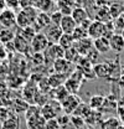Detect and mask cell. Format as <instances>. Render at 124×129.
Segmentation results:
<instances>
[{
    "label": "cell",
    "mask_w": 124,
    "mask_h": 129,
    "mask_svg": "<svg viewBox=\"0 0 124 129\" xmlns=\"http://www.w3.org/2000/svg\"><path fill=\"white\" fill-rule=\"evenodd\" d=\"M62 112L61 102L56 101V99H48L46 103L41 107V115L45 119H53L56 118L60 113Z\"/></svg>",
    "instance_id": "1"
},
{
    "label": "cell",
    "mask_w": 124,
    "mask_h": 129,
    "mask_svg": "<svg viewBox=\"0 0 124 129\" xmlns=\"http://www.w3.org/2000/svg\"><path fill=\"white\" fill-rule=\"evenodd\" d=\"M83 81H84L83 75L81 73V71H79V70H77V71L72 72V73H71V76H70L68 78H66L65 83H63V86L66 87V89H67L70 93L76 94L78 91H79V88H81V86H82Z\"/></svg>",
    "instance_id": "2"
},
{
    "label": "cell",
    "mask_w": 124,
    "mask_h": 129,
    "mask_svg": "<svg viewBox=\"0 0 124 129\" xmlns=\"http://www.w3.org/2000/svg\"><path fill=\"white\" fill-rule=\"evenodd\" d=\"M48 46H50V41L44 32H37L30 42V47L32 50V52L42 53Z\"/></svg>",
    "instance_id": "3"
},
{
    "label": "cell",
    "mask_w": 124,
    "mask_h": 129,
    "mask_svg": "<svg viewBox=\"0 0 124 129\" xmlns=\"http://www.w3.org/2000/svg\"><path fill=\"white\" fill-rule=\"evenodd\" d=\"M81 103H82V101H81V98H79L77 94L70 93V94L61 102L62 111L66 113V114H70V115H71V114H73V112L76 111V108H77Z\"/></svg>",
    "instance_id": "4"
},
{
    "label": "cell",
    "mask_w": 124,
    "mask_h": 129,
    "mask_svg": "<svg viewBox=\"0 0 124 129\" xmlns=\"http://www.w3.org/2000/svg\"><path fill=\"white\" fill-rule=\"evenodd\" d=\"M44 53V58L45 60H50L52 63L55 60L62 58L65 56V50L58 45V44H50V46L42 52Z\"/></svg>",
    "instance_id": "5"
},
{
    "label": "cell",
    "mask_w": 124,
    "mask_h": 129,
    "mask_svg": "<svg viewBox=\"0 0 124 129\" xmlns=\"http://www.w3.org/2000/svg\"><path fill=\"white\" fill-rule=\"evenodd\" d=\"M0 25L6 29H13L16 25V13L15 10L5 9L0 11Z\"/></svg>",
    "instance_id": "6"
},
{
    "label": "cell",
    "mask_w": 124,
    "mask_h": 129,
    "mask_svg": "<svg viewBox=\"0 0 124 129\" xmlns=\"http://www.w3.org/2000/svg\"><path fill=\"white\" fill-rule=\"evenodd\" d=\"M87 35L92 40L102 37L104 35V22L98 21V20H92V22H91V25L87 30Z\"/></svg>",
    "instance_id": "7"
},
{
    "label": "cell",
    "mask_w": 124,
    "mask_h": 129,
    "mask_svg": "<svg viewBox=\"0 0 124 129\" xmlns=\"http://www.w3.org/2000/svg\"><path fill=\"white\" fill-rule=\"evenodd\" d=\"M50 25H51L50 15H48L47 13H42V11L39 13V15L36 17L35 22L32 24V26L35 27V30L37 32H42V30H46Z\"/></svg>",
    "instance_id": "8"
},
{
    "label": "cell",
    "mask_w": 124,
    "mask_h": 129,
    "mask_svg": "<svg viewBox=\"0 0 124 129\" xmlns=\"http://www.w3.org/2000/svg\"><path fill=\"white\" fill-rule=\"evenodd\" d=\"M52 66H53V70H55L56 73H60V75L67 76V75L71 72L72 63L68 62L65 57H62V58H58V60H55L53 63H52Z\"/></svg>",
    "instance_id": "9"
},
{
    "label": "cell",
    "mask_w": 124,
    "mask_h": 129,
    "mask_svg": "<svg viewBox=\"0 0 124 129\" xmlns=\"http://www.w3.org/2000/svg\"><path fill=\"white\" fill-rule=\"evenodd\" d=\"M75 47L79 52L81 56H86L93 48V40L87 36V37H84V39H82L79 41H76L75 42Z\"/></svg>",
    "instance_id": "10"
},
{
    "label": "cell",
    "mask_w": 124,
    "mask_h": 129,
    "mask_svg": "<svg viewBox=\"0 0 124 129\" xmlns=\"http://www.w3.org/2000/svg\"><path fill=\"white\" fill-rule=\"evenodd\" d=\"M118 99H117V97L115 94H113V93H110L108 94L107 97H104V102H103V106H102V108L99 109L101 112H115L117 111V108H118Z\"/></svg>",
    "instance_id": "11"
},
{
    "label": "cell",
    "mask_w": 124,
    "mask_h": 129,
    "mask_svg": "<svg viewBox=\"0 0 124 129\" xmlns=\"http://www.w3.org/2000/svg\"><path fill=\"white\" fill-rule=\"evenodd\" d=\"M62 30L60 26H56V25H50L46 29V32H45V35H46V37L48 39V41H50V44H57L58 42V40H60V37L62 36Z\"/></svg>",
    "instance_id": "12"
},
{
    "label": "cell",
    "mask_w": 124,
    "mask_h": 129,
    "mask_svg": "<svg viewBox=\"0 0 124 129\" xmlns=\"http://www.w3.org/2000/svg\"><path fill=\"white\" fill-rule=\"evenodd\" d=\"M60 27H61L63 34H72L73 30L77 27V24H76V21L73 20V17L71 15H63L61 24H60Z\"/></svg>",
    "instance_id": "13"
},
{
    "label": "cell",
    "mask_w": 124,
    "mask_h": 129,
    "mask_svg": "<svg viewBox=\"0 0 124 129\" xmlns=\"http://www.w3.org/2000/svg\"><path fill=\"white\" fill-rule=\"evenodd\" d=\"M93 71H94V75L97 78H106L109 80V75H110V71H109V64L108 62H102V63H97L93 64Z\"/></svg>",
    "instance_id": "14"
},
{
    "label": "cell",
    "mask_w": 124,
    "mask_h": 129,
    "mask_svg": "<svg viewBox=\"0 0 124 129\" xmlns=\"http://www.w3.org/2000/svg\"><path fill=\"white\" fill-rule=\"evenodd\" d=\"M45 123H46V119L41 114L34 115L26 119V125L29 129H45Z\"/></svg>",
    "instance_id": "15"
},
{
    "label": "cell",
    "mask_w": 124,
    "mask_h": 129,
    "mask_svg": "<svg viewBox=\"0 0 124 129\" xmlns=\"http://www.w3.org/2000/svg\"><path fill=\"white\" fill-rule=\"evenodd\" d=\"M109 45H110V50L120 53L124 50V39L122 37L120 34H114L110 39H109Z\"/></svg>",
    "instance_id": "16"
},
{
    "label": "cell",
    "mask_w": 124,
    "mask_h": 129,
    "mask_svg": "<svg viewBox=\"0 0 124 129\" xmlns=\"http://www.w3.org/2000/svg\"><path fill=\"white\" fill-rule=\"evenodd\" d=\"M103 120H104L103 119V113L101 112V111H94V109H92L91 112L88 113V115L84 118L86 124H88L91 127H94L96 124H99L101 125V123Z\"/></svg>",
    "instance_id": "17"
},
{
    "label": "cell",
    "mask_w": 124,
    "mask_h": 129,
    "mask_svg": "<svg viewBox=\"0 0 124 129\" xmlns=\"http://www.w3.org/2000/svg\"><path fill=\"white\" fill-rule=\"evenodd\" d=\"M93 47L96 48L101 55L106 53L110 51V45H109V39L102 36V37H98L96 40H93Z\"/></svg>",
    "instance_id": "18"
},
{
    "label": "cell",
    "mask_w": 124,
    "mask_h": 129,
    "mask_svg": "<svg viewBox=\"0 0 124 129\" xmlns=\"http://www.w3.org/2000/svg\"><path fill=\"white\" fill-rule=\"evenodd\" d=\"M13 44H14V47L15 50H17L19 52H22V53H26L29 50H31L30 47V42H27L20 34H17L15 36V39H14V41H13Z\"/></svg>",
    "instance_id": "19"
},
{
    "label": "cell",
    "mask_w": 124,
    "mask_h": 129,
    "mask_svg": "<svg viewBox=\"0 0 124 129\" xmlns=\"http://www.w3.org/2000/svg\"><path fill=\"white\" fill-rule=\"evenodd\" d=\"M71 16L73 17V20L76 21L77 25H81L84 20L88 19V13H87V10H86L84 8H82V6H76V8L72 10Z\"/></svg>",
    "instance_id": "20"
},
{
    "label": "cell",
    "mask_w": 124,
    "mask_h": 129,
    "mask_svg": "<svg viewBox=\"0 0 124 129\" xmlns=\"http://www.w3.org/2000/svg\"><path fill=\"white\" fill-rule=\"evenodd\" d=\"M20 128V120L19 117L10 113L9 117L3 122V129H19Z\"/></svg>",
    "instance_id": "21"
},
{
    "label": "cell",
    "mask_w": 124,
    "mask_h": 129,
    "mask_svg": "<svg viewBox=\"0 0 124 129\" xmlns=\"http://www.w3.org/2000/svg\"><path fill=\"white\" fill-rule=\"evenodd\" d=\"M122 125V120L118 117H110L101 123V129H118Z\"/></svg>",
    "instance_id": "22"
},
{
    "label": "cell",
    "mask_w": 124,
    "mask_h": 129,
    "mask_svg": "<svg viewBox=\"0 0 124 129\" xmlns=\"http://www.w3.org/2000/svg\"><path fill=\"white\" fill-rule=\"evenodd\" d=\"M70 94V92L66 89V87L61 84V86H58V87H56V88H53L52 91H51V96H52V99H56V101H58V102H62L66 97Z\"/></svg>",
    "instance_id": "23"
},
{
    "label": "cell",
    "mask_w": 124,
    "mask_h": 129,
    "mask_svg": "<svg viewBox=\"0 0 124 129\" xmlns=\"http://www.w3.org/2000/svg\"><path fill=\"white\" fill-rule=\"evenodd\" d=\"M65 81H66V76H65V75H60V73H56V72H55V73H52V75L47 78V83H48L50 87L56 88V87L63 84Z\"/></svg>",
    "instance_id": "24"
},
{
    "label": "cell",
    "mask_w": 124,
    "mask_h": 129,
    "mask_svg": "<svg viewBox=\"0 0 124 129\" xmlns=\"http://www.w3.org/2000/svg\"><path fill=\"white\" fill-rule=\"evenodd\" d=\"M16 34L13 31V29H6V27H3L0 30V41L6 45L9 42H13L14 39H15Z\"/></svg>",
    "instance_id": "25"
},
{
    "label": "cell",
    "mask_w": 124,
    "mask_h": 129,
    "mask_svg": "<svg viewBox=\"0 0 124 129\" xmlns=\"http://www.w3.org/2000/svg\"><path fill=\"white\" fill-rule=\"evenodd\" d=\"M16 25L20 27V29H24V27H27V26H31L32 22L29 19V16L25 14L24 10H20L17 14H16Z\"/></svg>",
    "instance_id": "26"
},
{
    "label": "cell",
    "mask_w": 124,
    "mask_h": 129,
    "mask_svg": "<svg viewBox=\"0 0 124 129\" xmlns=\"http://www.w3.org/2000/svg\"><path fill=\"white\" fill-rule=\"evenodd\" d=\"M75 42H76V41H75L72 34H62V36L60 37V40H58L57 44H58L63 50H67V48L75 46Z\"/></svg>",
    "instance_id": "27"
},
{
    "label": "cell",
    "mask_w": 124,
    "mask_h": 129,
    "mask_svg": "<svg viewBox=\"0 0 124 129\" xmlns=\"http://www.w3.org/2000/svg\"><path fill=\"white\" fill-rule=\"evenodd\" d=\"M63 57H65L68 62H71V63H76V62L79 61L81 55H79V52L76 50V47L72 46V47L65 50V56H63Z\"/></svg>",
    "instance_id": "28"
},
{
    "label": "cell",
    "mask_w": 124,
    "mask_h": 129,
    "mask_svg": "<svg viewBox=\"0 0 124 129\" xmlns=\"http://www.w3.org/2000/svg\"><path fill=\"white\" fill-rule=\"evenodd\" d=\"M103 102H104V96H101V94H94L89 98L88 101V106L91 109L94 111H99L103 106Z\"/></svg>",
    "instance_id": "29"
},
{
    "label": "cell",
    "mask_w": 124,
    "mask_h": 129,
    "mask_svg": "<svg viewBox=\"0 0 124 129\" xmlns=\"http://www.w3.org/2000/svg\"><path fill=\"white\" fill-rule=\"evenodd\" d=\"M34 6L42 13H47L48 10H51L53 8V0H37Z\"/></svg>",
    "instance_id": "30"
},
{
    "label": "cell",
    "mask_w": 124,
    "mask_h": 129,
    "mask_svg": "<svg viewBox=\"0 0 124 129\" xmlns=\"http://www.w3.org/2000/svg\"><path fill=\"white\" fill-rule=\"evenodd\" d=\"M27 42H31V40L35 37V35L37 34V31L35 30V27L31 25V26H27V27H24V29H21L20 32H19Z\"/></svg>",
    "instance_id": "31"
},
{
    "label": "cell",
    "mask_w": 124,
    "mask_h": 129,
    "mask_svg": "<svg viewBox=\"0 0 124 129\" xmlns=\"http://www.w3.org/2000/svg\"><path fill=\"white\" fill-rule=\"evenodd\" d=\"M92 109L89 108V106H88V103L86 104V103H81L79 106H78L77 108H76V111L73 112V115H77V117H81V118H86L87 115H88V113L91 112Z\"/></svg>",
    "instance_id": "32"
},
{
    "label": "cell",
    "mask_w": 124,
    "mask_h": 129,
    "mask_svg": "<svg viewBox=\"0 0 124 129\" xmlns=\"http://www.w3.org/2000/svg\"><path fill=\"white\" fill-rule=\"evenodd\" d=\"M98 21H102V22H109L112 21V17H110V14H109V9L107 8H102L98 10L97 13V19Z\"/></svg>",
    "instance_id": "33"
},
{
    "label": "cell",
    "mask_w": 124,
    "mask_h": 129,
    "mask_svg": "<svg viewBox=\"0 0 124 129\" xmlns=\"http://www.w3.org/2000/svg\"><path fill=\"white\" fill-rule=\"evenodd\" d=\"M123 13V9H122V5L118 4V3H114L110 8H109V14H110V17L114 20L117 19L118 16H120V14Z\"/></svg>",
    "instance_id": "34"
},
{
    "label": "cell",
    "mask_w": 124,
    "mask_h": 129,
    "mask_svg": "<svg viewBox=\"0 0 124 129\" xmlns=\"http://www.w3.org/2000/svg\"><path fill=\"white\" fill-rule=\"evenodd\" d=\"M72 36H73L75 41H79V40L87 37L88 35H87V30H84L83 27H81V26L77 25V27H76V29L73 30V32H72Z\"/></svg>",
    "instance_id": "35"
},
{
    "label": "cell",
    "mask_w": 124,
    "mask_h": 129,
    "mask_svg": "<svg viewBox=\"0 0 124 129\" xmlns=\"http://www.w3.org/2000/svg\"><path fill=\"white\" fill-rule=\"evenodd\" d=\"M62 17H63V14H62L60 10H55L52 14H50L51 24H52V25H56V26H60Z\"/></svg>",
    "instance_id": "36"
},
{
    "label": "cell",
    "mask_w": 124,
    "mask_h": 129,
    "mask_svg": "<svg viewBox=\"0 0 124 129\" xmlns=\"http://www.w3.org/2000/svg\"><path fill=\"white\" fill-rule=\"evenodd\" d=\"M56 119H57V123L60 124V127H61V128H65V127L70 123V120H71V115L63 113V114H58V115L56 117Z\"/></svg>",
    "instance_id": "37"
},
{
    "label": "cell",
    "mask_w": 124,
    "mask_h": 129,
    "mask_svg": "<svg viewBox=\"0 0 124 129\" xmlns=\"http://www.w3.org/2000/svg\"><path fill=\"white\" fill-rule=\"evenodd\" d=\"M70 123H72L73 124V127L76 129H79L81 127H83L84 124H86V122H84V119L83 118H81V117H77V115H71V120H70Z\"/></svg>",
    "instance_id": "38"
},
{
    "label": "cell",
    "mask_w": 124,
    "mask_h": 129,
    "mask_svg": "<svg viewBox=\"0 0 124 129\" xmlns=\"http://www.w3.org/2000/svg\"><path fill=\"white\" fill-rule=\"evenodd\" d=\"M45 129H61V127H60V124L57 123V119L53 118V119H47L46 120Z\"/></svg>",
    "instance_id": "39"
},
{
    "label": "cell",
    "mask_w": 124,
    "mask_h": 129,
    "mask_svg": "<svg viewBox=\"0 0 124 129\" xmlns=\"http://www.w3.org/2000/svg\"><path fill=\"white\" fill-rule=\"evenodd\" d=\"M44 53H40V52H34V56H32V62L36 63V66L44 63Z\"/></svg>",
    "instance_id": "40"
},
{
    "label": "cell",
    "mask_w": 124,
    "mask_h": 129,
    "mask_svg": "<svg viewBox=\"0 0 124 129\" xmlns=\"http://www.w3.org/2000/svg\"><path fill=\"white\" fill-rule=\"evenodd\" d=\"M5 4H6V8L11 10H15L19 8V0H5Z\"/></svg>",
    "instance_id": "41"
},
{
    "label": "cell",
    "mask_w": 124,
    "mask_h": 129,
    "mask_svg": "<svg viewBox=\"0 0 124 129\" xmlns=\"http://www.w3.org/2000/svg\"><path fill=\"white\" fill-rule=\"evenodd\" d=\"M31 5H32V3L30 0H19V8L20 9H25V8L31 6Z\"/></svg>",
    "instance_id": "42"
},
{
    "label": "cell",
    "mask_w": 124,
    "mask_h": 129,
    "mask_svg": "<svg viewBox=\"0 0 124 129\" xmlns=\"http://www.w3.org/2000/svg\"><path fill=\"white\" fill-rule=\"evenodd\" d=\"M117 81H118V86H119L122 89H124V75H122Z\"/></svg>",
    "instance_id": "43"
},
{
    "label": "cell",
    "mask_w": 124,
    "mask_h": 129,
    "mask_svg": "<svg viewBox=\"0 0 124 129\" xmlns=\"http://www.w3.org/2000/svg\"><path fill=\"white\" fill-rule=\"evenodd\" d=\"M6 9V4H5V0H0V11L5 10Z\"/></svg>",
    "instance_id": "44"
},
{
    "label": "cell",
    "mask_w": 124,
    "mask_h": 129,
    "mask_svg": "<svg viewBox=\"0 0 124 129\" xmlns=\"http://www.w3.org/2000/svg\"><path fill=\"white\" fill-rule=\"evenodd\" d=\"M73 1L76 3V5H78V6H82V5H83L87 0H73Z\"/></svg>",
    "instance_id": "45"
},
{
    "label": "cell",
    "mask_w": 124,
    "mask_h": 129,
    "mask_svg": "<svg viewBox=\"0 0 124 129\" xmlns=\"http://www.w3.org/2000/svg\"><path fill=\"white\" fill-rule=\"evenodd\" d=\"M120 73H122V75H124V61H122V62H120Z\"/></svg>",
    "instance_id": "46"
},
{
    "label": "cell",
    "mask_w": 124,
    "mask_h": 129,
    "mask_svg": "<svg viewBox=\"0 0 124 129\" xmlns=\"http://www.w3.org/2000/svg\"><path fill=\"white\" fill-rule=\"evenodd\" d=\"M79 129H93V127H91V125H88V124H84L83 127H81Z\"/></svg>",
    "instance_id": "47"
},
{
    "label": "cell",
    "mask_w": 124,
    "mask_h": 129,
    "mask_svg": "<svg viewBox=\"0 0 124 129\" xmlns=\"http://www.w3.org/2000/svg\"><path fill=\"white\" fill-rule=\"evenodd\" d=\"M120 35H122V37H123V39H124V29H123V30H122V32H120Z\"/></svg>",
    "instance_id": "48"
},
{
    "label": "cell",
    "mask_w": 124,
    "mask_h": 129,
    "mask_svg": "<svg viewBox=\"0 0 124 129\" xmlns=\"http://www.w3.org/2000/svg\"><path fill=\"white\" fill-rule=\"evenodd\" d=\"M123 99H124V89H123Z\"/></svg>",
    "instance_id": "49"
},
{
    "label": "cell",
    "mask_w": 124,
    "mask_h": 129,
    "mask_svg": "<svg viewBox=\"0 0 124 129\" xmlns=\"http://www.w3.org/2000/svg\"><path fill=\"white\" fill-rule=\"evenodd\" d=\"M122 1H123V3H124V0H122Z\"/></svg>",
    "instance_id": "50"
}]
</instances>
